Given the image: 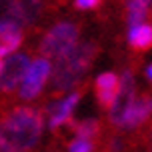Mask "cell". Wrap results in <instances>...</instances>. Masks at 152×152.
<instances>
[{"label": "cell", "mask_w": 152, "mask_h": 152, "mask_svg": "<svg viewBox=\"0 0 152 152\" xmlns=\"http://www.w3.org/2000/svg\"><path fill=\"white\" fill-rule=\"evenodd\" d=\"M44 120L36 108L18 106L0 118V152H28L42 136Z\"/></svg>", "instance_id": "6da1fadb"}, {"label": "cell", "mask_w": 152, "mask_h": 152, "mask_svg": "<svg viewBox=\"0 0 152 152\" xmlns=\"http://www.w3.org/2000/svg\"><path fill=\"white\" fill-rule=\"evenodd\" d=\"M96 56H98V46L94 42H84V44L76 46L74 50H70L64 58H60L52 68L50 96L58 98L64 92H68L80 80V76L92 66Z\"/></svg>", "instance_id": "7a4b0ae2"}, {"label": "cell", "mask_w": 152, "mask_h": 152, "mask_svg": "<svg viewBox=\"0 0 152 152\" xmlns=\"http://www.w3.org/2000/svg\"><path fill=\"white\" fill-rule=\"evenodd\" d=\"M78 36H80L78 24L68 22V20L58 22V24H54L52 28L44 34V38L40 40L38 52L42 54V58H46V60L58 62L60 58H64L70 50L76 48Z\"/></svg>", "instance_id": "3957f363"}, {"label": "cell", "mask_w": 152, "mask_h": 152, "mask_svg": "<svg viewBox=\"0 0 152 152\" xmlns=\"http://www.w3.org/2000/svg\"><path fill=\"white\" fill-rule=\"evenodd\" d=\"M44 0H0V24L32 26L44 14Z\"/></svg>", "instance_id": "277c9868"}, {"label": "cell", "mask_w": 152, "mask_h": 152, "mask_svg": "<svg viewBox=\"0 0 152 152\" xmlns=\"http://www.w3.org/2000/svg\"><path fill=\"white\" fill-rule=\"evenodd\" d=\"M50 74H52V62L46 60V58H36L28 66L22 82H20V90H18L20 98L22 100L36 98L38 94L42 92V88H44V84Z\"/></svg>", "instance_id": "5b68a950"}, {"label": "cell", "mask_w": 152, "mask_h": 152, "mask_svg": "<svg viewBox=\"0 0 152 152\" xmlns=\"http://www.w3.org/2000/svg\"><path fill=\"white\" fill-rule=\"evenodd\" d=\"M28 66H30V58L24 52L12 54L8 60H4V66L0 72V92H4V94L14 92L20 86Z\"/></svg>", "instance_id": "8992f818"}, {"label": "cell", "mask_w": 152, "mask_h": 152, "mask_svg": "<svg viewBox=\"0 0 152 152\" xmlns=\"http://www.w3.org/2000/svg\"><path fill=\"white\" fill-rule=\"evenodd\" d=\"M152 116V94H142L130 100V104L124 110L120 128H138Z\"/></svg>", "instance_id": "52a82bcc"}, {"label": "cell", "mask_w": 152, "mask_h": 152, "mask_svg": "<svg viewBox=\"0 0 152 152\" xmlns=\"http://www.w3.org/2000/svg\"><path fill=\"white\" fill-rule=\"evenodd\" d=\"M132 98H134V76H132V72H124L120 76V88H118L116 100L110 106V122L114 126H120L122 124L124 110H126V106L130 104Z\"/></svg>", "instance_id": "ba28073f"}, {"label": "cell", "mask_w": 152, "mask_h": 152, "mask_svg": "<svg viewBox=\"0 0 152 152\" xmlns=\"http://www.w3.org/2000/svg\"><path fill=\"white\" fill-rule=\"evenodd\" d=\"M118 88H120V78L114 74V72H102L96 78V84H94L96 98H98L100 106L110 110V106H112L114 100H116Z\"/></svg>", "instance_id": "9c48e42d"}, {"label": "cell", "mask_w": 152, "mask_h": 152, "mask_svg": "<svg viewBox=\"0 0 152 152\" xmlns=\"http://www.w3.org/2000/svg\"><path fill=\"white\" fill-rule=\"evenodd\" d=\"M82 98V92H72V94H68L66 98L58 100V102H54L52 106L48 108V114H50V128L56 130L60 128L62 124H66V122L70 120V116H72V112H74L76 104H78V100Z\"/></svg>", "instance_id": "30bf717a"}, {"label": "cell", "mask_w": 152, "mask_h": 152, "mask_svg": "<svg viewBox=\"0 0 152 152\" xmlns=\"http://www.w3.org/2000/svg\"><path fill=\"white\" fill-rule=\"evenodd\" d=\"M22 30L14 24H0V56L14 52L22 44Z\"/></svg>", "instance_id": "8fae6325"}, {"label": "cell", "mask_w": 152, "mask_h": 152, "mask_svg": "<svg viewBox=\"0 0 152 152\" xmlns=\"http://www.w3.org/2000/svg\"><path fill=\"white\" fill-rule=\"evenodd\" d=\"M128 44L132 50H150L152 48V24H136L128 32Z\"/></svg>", "instance_id": "7c38bea8"}, {"label": "cell", "mask_w": 152, "mask_h": 152, "mask_svg": "<svg viewBox=\"0 0 152 152\" xmlns=\"http://www.w3.org/2000/svg\"><path fill=\"white\" fill-rule=\"evenodd\" d=\"M148 8H150L148 0H128V4H126V18H128L130 28L136 26V24H142V20L148 14Z\"/></svg>", "instance_id": "4fadbf2b"}, {"label": "cell", "mask_w": 152, "mask_h": 152, "mask_svg": "<svg viewBox=\"0 0 152 152\" xmlns=\"http://www.w3.org/2000/svg\"><path fill=\"white\" fill-rule=\"evenodd\" d=\"M74 132L78 138H84V140H92L94 136H98L100 132V122L94 120V118H86L82 122H76L74 124Z\"/></svg>", "instance_id": "5bb4252c"}, {"label": "cell", "mask_w": 152, "mask_h": 152, "mask_svg": "<svg viewBox=\"0 0 152 152\" xmlns=\"http://www.w3.org/2000/svg\"><path fill=\"white\" fill-rule=\"evenodd\" d=\"M94 144L92 140H84V138H76L68 144V152H92Z\"/></svg>", "instance_id": "9a60e30c"}, {"label": "cell", "mask_w": 152, "mask_h": 152, "mask_svg": "<svg viewBox=\"0 0 152 152\" xmlns=\"http://www.w3.org/2000/svg\"><path fill=\"white\" fill-rule=\"evenodd\" d=\"M102 4V0H74V6L78 10H94Z\"/></svg>", "instance_id": "2e32d148"}, {"label": "cell", "mask_w": 152, "mask_h": 152, "mask_svg": "<svg viewBox=\"0 0 152 152\" xmlns=\"http://www.w3.org/2000/svg\"><path fill=\"white\" fill-rule=\"evenodd\" d=\"M146 76H148V80H152V64L148 66V70H146Z\"/></svg>", "instance_id": "e0dca14e"}, {"label": "cell", "mask_w": 152, "mask_h": 152, "mask_svg": "<svg viewBox=\"0 0 152 152\" xmlns=\"http://www.w3.org/2000/svg\"><path fill=\"white\" fill-rule=\"evenodd\" d=\"M2 66H4V60H2V56H0V72H2Z\"/></svg>", "instance_id": "ac0fdd59"}, {"label": "cell", "mask_w": 152, "mask_h": 152, "mask_svg": "<svg viewBox=\"0 0 152 152\" xmlns=\"http://www.w3.org/2000/svg\"><path fill=\"white\" fill-rule=\"evenodd\" d=\"M150 136H152V132H150Z\"/></svg>", "instance_id": "d6986e66"}]
</instances>
